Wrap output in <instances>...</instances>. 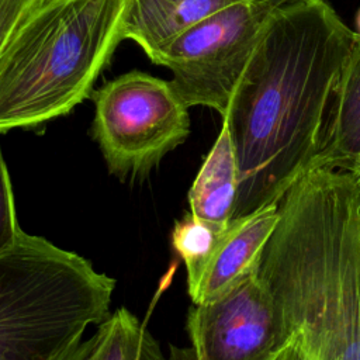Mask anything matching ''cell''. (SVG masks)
Masks as SVG:
<instances>
[{
    "mask_svg": "<svg viewBox=\"0 0 360 360\" xmlns=\"http://www.w3.org/2000/svg\"><path fill=\"white\" fill-rule=\"evenodd\" d=\"M356 35L325 0L274 8L222 117L239 177L232 219L278 204L312 166Z\"/></svg>",
    "mask_w": 360,
    "mask_h": 360,
    "instance_id": "obj_1",
    "label": "cell"
},
{
    "mask_svg": "<svg viewBox=\"0 0 360 360\" xmlns=\"http://www.w3.org/2000/svg\"><path fill=\"white\" fill-rule=\"evenodd\" d=\"M257 274L302 360H360V184L312 166L278 202Z\"/></svg>",
    "mask_w": 360,
    "mask_h": 360,
    "instance_id": "obj_2",
    "label": "cell"
},
{
    "mask_svg": "<svg viewBox=\"0 0 360 360\" xmlns=\"http://www.w3.org/2000/svg\"><path fill=\"white\" fill-rule=\"evenodd\" d=\"M128 0H44L0 51V132L68 114L124 39Z\"/></svg>",
    "mask_w": 360,
    "mask_h": 360,
    "instance_id": "obj_3",
    "label": "cell"
},
{
    "mask_svg": "<svg viewBox=\"0 0 360 360\" xmlns=\"http://www.w3.org/2000/svg\"><path fill=\"white\" fill-rule=\"evenodd\" d=\"M114 285L77 253L22 232L0 255V360H60L110 316Z\"/></svg>",
    "mask_w": 360,
    "mask_h": 360,
    "instance_id": "obj_4",
    "label": "cell"
},
{
    "mask_svg": "<svg viewBox=\"0 0 360 360\" xmlns=\"http://www.w3.org/2000/svg\"><path fill=\"white\" fill-rule=\"evenodd\" d=\"M93 132L117 176L150 170L190 134L188 105L172 80L128 72L94 94Z\"/></svg>",
    "mask_w": 360,
    "mask_h": 360,
    "instance_id": "obj_5",
    "label": "cell"
},
{
    "mask_svg": "<svg viewBox=\"0 0 360 360\" xmlns=\"http://www.w3.org/2000/svg\"><path fill=\"white\" fill-rule=\"evenodd\" d=\"M274 7L242 0L193 25L152 59L172 72V83L188 105L222 117Z\"/></svg>",
    "mask_w": 360,
    "mask_h": 360,
    "instance_id": "obj_6",
    "label": "cell"
},
{
    "mask_svg": "<svg viewBox=\"0 0 360 360\" xmlns=\"http://www.w3.org/2000/svg\"><path fill=\"white\" fill-rule=\"evenodd\" d=\"M187 330L208 360H274L287 346L257 271L222 297L188 311Z\"/></svg>",
    "mask_w": 360,
    "mask_h": 360,
    "instance_id": "obj_7",
    "label": "cell"
},
{
    "mask_svg": "<svg viewBox=\"0 0 360 360\" xmlns=\"http://www.w3.org/2000/svg\"><path fill=\"white\" fill-rule=\"evenodd\" d=\"M277 222L278 204L232 219L222 232L197 290L190 295L193 304L211 302L257 271Z\"/></svg>",
    "mask_w": 360,
    "mask_h": 360,
    "instance_id": "obj_8",
    "label": "cell"
},
{
    "mask_svg": "<svg viewBox=\"0 0 360 360\" xmlns=\"http://www.w3.org/2000/svg\"><path fill=\"white\" fill-rule=\"evenodd\" d=\"M312 166L356 174L360 170V37L335 87ZM311 166V167H312Z\"/></svg>",
    "mask_w": 360,
    "mask_h": 360,
    "instance_id": "obj_9",
    "label": "cell"
},
{
    "mask_svg": "<svg viewBox=\"0 0 360 360\" xmlns=\"http://www.w3.org/2000/svg\"><path fill=\"white\" fill-rule=\"evenodd\" d=\"M242 0H128L124 39L136 42L152 60L180 34Z\"/></svg>",
    "mask_w": 360,
    "mask_h": 360,
    "instance_id": "obj_10",
    "label": "cell"
},
{
    "mask_svg": "<svg viewBox=\"0 0 360 360\" xmlns=\"http://www.w3.org/2000/svg\"><path fill=\"white\" fill-rule=\"evenodd\" d=\"M238 165L229 131H221L188 191L191 214L218 229L232 221L238 198Z\"/></svg>",
    "mask_w": 360,
    "mask_h": 360,
    "instance_id": "obj_11",
    "label": "cell"
},
{
    "mask_svg": "<svg viewBox=\"0 0 360 360\" xmlns=\"http://www.w3.org/2000/svg\"><path fill=\"white\" fill-rule=\"evenodd\" d=\"M84 360H165L159 343L128 309H117L98 325Z\"/></svg>",
    "mask_w": 360,
    "mask_h": 360,
    "instance_id": "obj_12",
    "label": "cell"
},
{
    "mask_svg": "<svg viewBox=\"0 0 360 360\" xmlns=\"http://www.w3.org/2000/svg\"><path fill=\"white\" fill-rule=\"evenodd\" d=\"M224 231L191 212L174 224L172 245L186 266L188 295L197 290Z\"/></svg>",
    "mask_w": 360,
    "mask_h": 360,
    "instance_id": "obj_13",
    "label": "cell"
},
{
    "mask_svg": "<svg viewBox=\"0 0 360 360\" xmlns=\"http://www.w3.org/2000/svg\"><path fill=\"white\" fill-rule=\"evenodd\" d=\"M8 170L0 149V255L10 250L21 238Z\"/></svg>",
    "mask_w": 360,
    "mask_h": 360,
    "instance_id": "obj_14",
    "label": "cell"
},
{
    "mask_svg": "<svg viewBox=\"0 0 360 360\" xmlns=\"http://www.w3.org/2000/svg\"><path fill=\"white\" fill-rule=\"evenodd\" d=\"M44 0H0V51L22 18Z\"/></svg>",
    "mask_w": 360,
    "mask_h": 360,
    "instance_id": "obj_15",
    "label": "cell"
},
{
    "mask_svg": "<svg viewBox=\"0 0 360 360\" xmlns=\"http://www.w3.org/2000/svg\"><path fill=\"white\" fill-rule=\"evenodd\" d=\"M169 360H208V359L198 345L191 343L190 347H177L170 345Z\"/></svg>",
    "mask_w": 360,
    "mask_h": 360,
    "instance_id": "obj_16",
    "label": "cell"
},
{
    "mask_svg": "<svg viewBox=\"0 0 360 360\" xmlns=\"http://www.w3.org/2000/svg\"><path fill=\"white\" fill-rule=\"evenodd\" d=\"M90 346H91V338H89L86 340L83 339L75 347H72L60 360H84L89 353Z\"/></svg>",
    "mask_w": 360,
    "mask_h": 360,
    "instance_id": "obj_17",
    "label": "cell"
},
{
    "mask_svg": "<svg viewBox=\"0 0 360 360\" xmlns=\"http://www.w3.org/2000/svg\"><path fill=\"white\" fill-rule=\"evenodd\" d=\"M274 360H302L300 353L297 352V349L292 345H287Z\"/></svg>",
    "mask_w": 360,
    "mask_h": 360,
    "instance_id": "obj_18",
    "label": "cell"
},
{
    "mask_svg": "<svg viewBox=\"0 0 360 360\" xmlns=\"http://www.w3.org/2000/svg\"><path fill=\"white\" fill-rule=\"evenodd\" d=\"M259 1H264L267 4H270L274 8H278L281 6H287V4H294V3H300V1H309V0H259Z\"/></svg>",
    "mask_w": 360,
    "mask_h": 360,
    "instance_id": "obj_19",
    "label": "cell"
},
{
    "mask_svg": "<svg viewBox=\"0 0 360 360\" xmlns=\"http://www.w3.org/2000/svg\"><path fill=\"white\" fill-rule=\"evenodd\" d=\"M356 25H357V35L360 37V10H359V13H357V15H356Z\"/></svg>",
    "mask_w": 360,
    "mask_h": 360,
    "instance_id": "obj_20",
    "label": "cell"
},
{
    "mask_svg": "<svg viewBox=\"0 0 360 360\" xmlns=\"http://www.w3.org/2000/svg\"><path fill=\"white\" fill-rule=\"evenodd\" d=\"M353 176H354V179H356V180H357V183H359V184H360V170H359V172H357V173H356V174H353Z\"/></svg>",
    "mask_w": 360,
    "mask_h": 360,
    "instance_id": "obj_21",
    "label": "cell"
}]
</instances>
